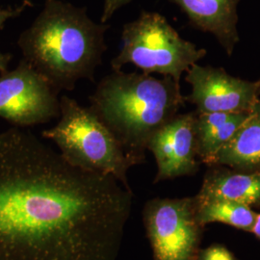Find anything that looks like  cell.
I'll use <instances>...</instances> for the list:
<instances>
[{
  "instance_id": "cell-1",
  "label": "cell",
  "mask_w": 260,
  "mask_h": 260,
  "mask_svg": "<svg viewBox=\"0 0 260 260\" xmlns=\"http://www.w3.org/2000/svg\"><path fill=\"white\" fill-rule=\"evenodd\" d=\"M132 207L115 177L22 127L0 133V260H117Z\"/></svg>"
},
{
  "instance_id": "cell-16",
  "label": "cell",
  "mask_w": 260,
  "mask_h": 260,
  "mask_svg": "<svg viewBox=\"0 0 260 260\" xmlns=\"http://www.w3.org/2000/svg\"><path fill=\"white\" fill-rule=\"evenodd\" d=\"M199 260H239L226 247L213 244L200 251Z\"/></svg>"
},
{
  "instance_id": "cell-12",
  "label": "cell",
  "mask_w": 260,
  "mask_h": 260,
  "mask_svg": "<svg viewBox=\"0 0 260 260\" xmlns=\"http://www.w3.org/2000/svg\"><path fill=\"white\" fill-rule=\"evenodd\" d=\"M250 111H196V140L200 162L207 167L213 165L218 152L233 138Z\"/></svg>"
},
{
  "instance_id": "cell-9",
  "label": "cell",
  "mask_w": 260,
  "mask_h": 260,
  "mask_svg": "<svg viewBox=\"0 0 260 260\" xmlns=\"http://www.w3.org/2000/svg\"><path fill=\"white\" fill-rule=\"evenodd\" d=\"M196 111L177 114L149 140L147 150L154 156V183L194 176L200 168L196 140Z\"/></svg>"
},
{
  "instance_id": "cell-13",
  "label": "cell",
  "mask_w": 260,
  "mask_h": 260,
  "mask_svg": "<svg viewBox=\"0 0 260 260\" xmlns=\"http://www.w3.org/2000/svg\"><path fill=\"white\" fill-rule=\"evenodd\" d=\"M213 165L260 172V99L233 138L218 152Z\"/></svg>"
},
{
  "instance_id": "cell-6",
  "label": "cell",
  "mask_w": 260,
  "mask_h": 260,
  "mask_svg": "<svg viewBox=\"0 0 260 260\" xmlns=\"http://www.w3.org/2000/svg\"><path fill=\"white\" fill-rule=\"evenodd\" d=\"M143 218L153 260H199L205 226L197 217L195 197L152 199Z\"/></svg>"
},
{
  "instance_id": "cell-7",
  "label": "cell",
  "mask_w": 260,
  "mask_h": 260,
  "mask_svg": "<svg viewBox=\"0 0 260 260\" xmlns=\"http://www.w3.org/2000/svg\"><path fill=\"white\" fill-rule=\"evenodd\" d=\"M59 93L23 59L0 73V118L13 126L29 127L60 116Z\"/></svg>"
},
{
  "instance_id": "cell-10",
  "label": "cell",
  "mask_w": 260,
  "mask_h": 260,
  "mask_svg": "<svg viewBox=\"0 0 260 260\" xmlns=\"http://www.w3.org/2000/svg\"><path fill=\"white\" fill-rule=\"evenodd\" d=\"M187 16L194 27L213 35L229 56L240 37L238 5L241 0H170Z\"/></svg>"
},
{
  "instance_id": "cell-14",
  "label": "cell",
  "mask_w": 260,
  "mask_h": 260,
  "mask_svg": "<svg viewBox=\"0 0 260 260\" xmlns=\"http://www.w3.org/2000/svg\"><path fill=\"white\" fill-rule=\"evenodd\" d=\"M196 205L198 220L204 226L208 223H221L251 233L257 217V213L250 206L230 200H196Z\"/></svg>"
},
{
  "instance_id": "cell-18",
  "label": "cell",
  "mask_w": 260,
  "mask_h": 260,
  "mask_svg": "<svg viewBox=\"0 0 260 260\" xmlns=\"http://www.w3.org/2000/svg\"><path fill=\"white\" fill-rule=\"evenodd\" d=\"M251 233L255 235L256 238H258L260 240V213H257V217H256V220H255V223L252 226V230H251Z\"/></svg>"
},
{
  "instance_id": "cell-17",
  "label": "cell",
  "mask_w": 260,
  "mask_h": 260,
  "mask_svg": "<svg viewBox=\"0 0 260 260\" xmlns=\"http://www.w3.org/2000/svg\"><path fill=\"white\" fill-rule=\"evenodd\" d=\"M130 1L131 0H104L102 22L106 23L117 11L127 5Z\"/></svg>"
},
{
  "instance_id": "cell-2",
  "label": "cell",
  "mask_w": 260,
  "mask_h": 260,
  "mask_svg": "<svg viewBox=\"0 0 260 260\" xmlns=\"http://www.w3.org/2000/svg\"><path fill=\"white\" fill-rule=\"evenodd\" d=\"M106 23L91 19L85 8L62 0H45L44 7L18 40L22 59L58 93L73 91L81 79L94 81L107 49Z\"/></svg>"
},
{
  "instance_id": "cell-8",
  "label": "cell",
  "mask_w": 260,
  "mask_h": 260,
  "mask_svg": "<svg viewBox=\"0 0 260 260\" xmlns=\"http://www.w3.org/2000/svg\"><path fill=\"white\" fill-rule=\"evenodd\" d=\"M191 86L186 103L198 112H249L259 100L260 81H249L230 75L222 68L192 66L185 76Z\"/></svg>"
},
{
  "instance_id": "cell-11",
  "label": "cell",
  "mask_w": 260,
  "mask_h": 260,
  "mask_svg": "<svg viewBox=\"0 0 260 260\" xmlns=\"http://www.w3.org/2000/svg\"><path fill=\"white\" fill-rule=\"evenodd\" d=\"M197 201L230 200L260 207V172H242L222 165L208 166Z\"/></svg>"
},
{
  "instance_id": "cell-3",
  "label": "cell",
  "mask_w": 260,
  "mask_h": 260,
  "mask_svg": "<svg viewBox=\"0 0 260 260\" xmlns=\"http://www.w3.org/2000/svg\"><path fill=\"white\" fill-rule=\"evenodd\" d=\"M90 108L122 147L145 162L149 140L185 105L180 83L170 76L113 71L96 85Z\"/></svg>"
},
{
  "instance_id": "cell-4",
  "label": "cell",
  "mask_w": 260,
  "mask_h": 260,
  "mask_svg": "<svg viewBox=\"0 0 260 260\" xmlns=\"http://www.w3.org/2000/svg\"><path fill=\"white\" fill-rule=\"evenodd\" d=\"M42 136L53 142L72 165L111 176L128 188L130 168L143 163L125 150L89 106H81L67 94L60 96L57 123L43 130Z\"/></svg>"
},
{
  "instance_id": "cell-15",
  "label": "cell",
  "mask_w": 260,
  "mask_h": 260,
  "mask_svg": "<svg viewBox=\"0 0 260 260\" xmlns=\"http://www.w3.org/2000/svg\"><path fill=\"white\" fill-rule=\"evenodd\" d=\"M32 6L30 0H23L21 4L16 7H8L0 9V29L5 25L9 19H16L19 17L25 10ZM12 55L9 53H2L0 51V73L8 71Z\"/></svg>"
},
{
  "instance_id": "cell-5",
  "label": "cell",
  "mask_w": 260,
  "mask_h": 260,
  "mask_svg": "<svg viewBox=\"0 0 260 260\" xmlns=\"http://www.w3.org/2000/svg\"><path fill=\"white\" fill-rule=\"evenodd\" d=\"M206 49L181 37L165 17L155 12H142L123 25L121 47L113 58V71L132 64L142 73L170 76L180 83L181 76L206 56Z\"/></svg>"
},
{
  "instance_id": "cell-19",
  "label": "cell",
  "mask_w": 260,
  "mask_h": 260,
  "mask_svg": "<svg viewBox=\"0 0 260 260\" xmlns=\"http://www.w3.org/2000/svg\"><path fill=\"white\" fill-rule=\"evenodd\" d=\"M259 81H260V79H259Z\"/></svg>"
}]
</instances>
